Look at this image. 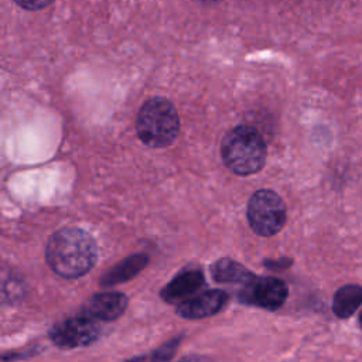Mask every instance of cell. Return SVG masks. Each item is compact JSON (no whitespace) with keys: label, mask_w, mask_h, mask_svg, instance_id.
Listing matches in <instances>:
<instances>
[{"label":"cell","mask_w":362,"mask_h":362,"mask_svg":"<svg viewBox=\"0 0 362 362\" xmlns=\"http://www.w3.org/2000/svg\"><path fill=\"white\" fill-rule=\"evenodd\" d=\"M180 362H204V361H202V359H199V358H195V356H188V358L181 359Z\"/></svg>","instance_id":"obj_15"},{"label":"cell","mask_w":362,"mask_h":362,"mask_svg":"<svg viewBox=\"0 0 362 362\" xmlns=\"http://www.w3.org/2000/svg\"><path fill=\"white\" fill-rule=\"evenodd\" d=\"M201 1H218V0H201Z\"/></svg>","instance_id":"obj_18"},{"label":"cell","mask_w":362,"mask_h":362,"mask_svg":"<svg viewBox=\"0 0 362 362\" xmlns=\"http://www.w3.org/2000/svg\"><path fill=\"white\" fill-rule=\"evenodd\" d=\"M362 304V287L356 284H348L334 294L332 311L339 318L351 317L356 308Z\"/></svg>","instance_id":"obj_12"},{"label":"cell","mask_w":362,"mask_h":362,"mask_svg":"<svg viewBox=\"0 0 362 362\" xmlns=\"http://www.w3.org/2000/svg\"><path fill=\"white\" fill-rule=\"evenodd\" d=\"M228 296L222 290H208L180 303L177 313L182 318L199 320L218 313L226 303Z\"/></svg>","instance_id":"obj_7"},{"label":"cell","mask_w":362,"mask_h":362,"mask_svg":"<svg viewBox=\"0 0 362 362\" xmlns=\"http://www.w3.org/2000/svg\"><path fill=\"white\" fill-rule=\"evenodd\" d=\"M247 221L253 232L257 235H276L286 222L284 201L274 191H256L247 204Z\"/></svg>","instance_id":"obj_4"},{"label":"cell","mask_w":362,"mask_h":362,"mask_svg":"<svg viewBox=\"0 0 362 362\" xmlns=\"http://www.w3.org/2000/svg\"><path fill=\"white\" fill-rule=\"evenodd\" d=\"M148 262V257L143 253L139 255H132L113 267H110L100 279V284L103 287H110L119 283H123L126 280H130L134 277Z\"/></svg>","instance_id":"obj_10"},{"label":"cell","mask_w":362,"mask_h":362,"mask_svg":"<svg viewBox=\"0 0 362 362\" xmlns=\"http://www.w3.org/2000/svg\"><path fill=\"white\" fill-rule=\"evenodd\" d=\"M127 307V297L122 293L107 291L92 296L83 305L82 314L102 321H113L120 317Z\"/></svg>","instance_id":"obj_8"},{"label":"cell","mask_w":362,"mask_h":362,"mask_svg":"<svg viewBox=\"0 0 362 362\" xmlns=\"http://www.w3.org/2000/svg\"><path fill=\"white\" fill-rule=\"evenodd\" d=\"M45 259L61 277L76 279L95 266L98 246L86 230L75 226L62 228L48 239Z\"/></svg>","instance_id":"obj_1"},{"label":"cell","mask_w":362,"mask_h":362,"mask_svg":"<svg viewBox=\"0 0 362 362\" xmlns=\"http://www.w3.org/2000/svg\"><path fill=\"white\" fill-rule=\"evenodd\" d=\"M14 1L25 10H40L48 6L52 0H14Z\"/></svg>","instance_id":"obj_14"},{"label":"cell","mask_w":362,"mask_h":362,"mask_svg":"<svg viewBox=\"0 0 362 362\" xmlns=\"http://www.w3.org/2000/svg\"><path fill=\"white\" fill-rule=\"evenodd\" d=\"M359 321H361V327H362V313H361V315H359Z\"/></svg>","instance_id":"obj_17"},{"label":"cell","mask_w":362,"mask_h":362,"mask_svg":"<svg viewBox=\"0 0 362 362\" xmlns=\"http://www.w3.org/2000/svg\"><path fill=\"white\" fill-rule=\"evenodd\" d=\"M96 320L81 314L55 324L49 331V338L61 348H76L92 344L100 334Z\"/></svg>","instance_id":"obj_5"},{"label":"cell","mask_w":362,"mask_h":362,"mask_svg":"<svg viewBox=\"0 0 362 362\" xmlns=\"http://www.w3.org/2000/svg\"><path fill=\"white\" fill-rule=\"evenodd\" d=\"M136 130L148 147H167L178 136L180 119L174 105L165 98H151L139 110Z\"/></svg>","instance_id":"obj_3"},{"label":"cell","mask_w":362,"mask_h":362,"mask_svg":"<svg viewBox=\"0 0 362 362\" xmlns=\"http://www.w3.org/2000/svg\"><path fill=\"white\" fill-rule=\"evenodd\" d=\"M221 156L223 164L238 175L259 171L266 160V143L252 126H238L222 140Z\"/></svg>","instance_id":"obj_2"},{"label":"cell","mask_w":362,"mask_h":362,"mask_svg":"<svg viewBox=\"0 0 362 362\" xmlns=\"http://www.w3.org/2000/svg\"><path fill=\"white\" fill-rule=\"evenodd\" d=\"M287 294L288 288L283 280L276 277H256L252 283L245 286L242 300L264 310L274 311L284 304Z\"/></svg>","instance_id":"obj_6"},{"label":"cell","mask_w":362,"mask_h":362,"mask_svg":"<svg viewBox=\"0 0 362 362\" xmlns=\"http://www.w3.org/2000/svg\"><path fill=\"white\" fill-rule=\"evenodd\" d=\"M180 338L171 341V342H167L165 345H163L160 349H157L153 355V362H165L167 359L171 358V355L174 354L175 348H177V344H178Z\"/></svg>","instance_id":"obj_13"},{"label":"cell","mask_w":362,"mask_h":362,"mask_svg":"<svg viewBox=\"0 0 362 362\" xmlns=\"http://www.w3.org/2000/svg\"><path fill=\"white\" fill-rule=\"evenodd\" d=\"M204 276L199 270H187L173 279L163 290L161 297L167 303H177L189 298L191 294L204 286Z\"/></svg>","instance_id":"obj_9"},{"label":"cell","mask_w":362,"mask_h":362,"mask_svg":"<svg viewBox=\"0 0 362 362\" xmlns=\"http://www.w3.org/2000/svg\"><path fill=\"white\" fill-rule=\"evenodd\" d=\"M212 277L219 283H239L247 286L252 283L256 276L245 269L240 263H236L230 259H221L211 266Z\"/></svg>","instance_id":"obj_11"},{"label":"cell","mask_w":362,"mask_h":362,"mask_svg":"<svg viewBox=\"0 0 362 362\" xmlns=\"http://www.w3.org/2000/svg\"><path fill=\"white\" fill-rule=\"evenodd\" d=\"M127 362H144V358H133V359H130Z\"/></svg>","instance_id":"obj_16"}]
</instances>
